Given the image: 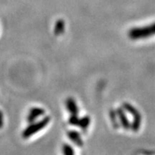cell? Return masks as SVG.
Returning <instances> with one entry per match:
<instances>
[{
    "label": "cell",
    "mask_w": 155,
    "mask_h": 155,
    "mask_svg": "<svg viewBox=\"0 0 155 155\" xmlns=\"http://www.w3.org/2000/svg\"><path fill=\"white\" fill-rule=\"evenodd\" d=\"M155 35V23L141 28H133L129 31V37L133 40L145 39Z\"/></svg>",
    "instance_id": "cell-1"
},
{
    "label": "cell",
    "mask_w": 155,
    "mask_h": 155,
    "mask_svg": "<svg viewBox=\"0 0 155 155\" xmlns=\"http://www.w3.org/2000/svg\"><path fill=\"white\" fill-rule=\"evenodd\" d=\"M50 118L48 116L45 117L44 119H42L41 121L36 122V123H34V124H30L22 133V137L24 139H27L30 136H32L33 134H36L39 132L40 130H41L42 128H44L48 123L49 122Z\"/></svg>",
    "instance_id": "cell-2"
},
{
    "label": "cell",
    "mask_w": 155,
    "mask_h": 155,
    "mask_svg": "<svg viewBox=\"0 0 155 155\" xmlns=\"http://www.w3.org/2000/svg\"><path fill=\"white\" fill-rule=\"evenodd\" d=\"M44 114V110L42 109H39V108H33L31 110L29 111V114L28 116V122H33L37 117L42 116Z\"/></svg>",
    "instance_id": "cell-3"
},
{
    "label": "cell",
    "mask_w": 155,
    "mask_h": 155,
    "mask_svg": "<svg viewBox=\"0 0 155 155\" xmlns=\"http://www.w3.org/2000/svg\"><path fill=\"white\" fill-rule=\"evenodd\" d=\"M68 137L70 138V140L73 141L75 144L78 146V147H81L83 142H82V140L80 138V135L79 134H78L75 131H69L68 132Z\"/></svg>",
    "instance_id": "cell-4"
},
{
    "label": "cell",
    "mask_w": 155,
    "mask_h": 155,
    "mask_svg": "<svg viewBox=\"0 0 155 155\" xmlns=\"http://www.w3.org/2000/svg\"><path fill=\"white\" fill-rule=\"evenodd\" d=\"M67 106L68 110L72 113V115H76L78 113V108L76 104H75V102L72 99H68L67 102Z\"/></svg>",
    "instance_id": "cell-5"
},
{
    "label": "cell",
    "mask_w": 155,
    "mask_h": 155,
    "mask_svg": "<svg viewBox=\"0 0 155 155\" xmlns=\"http://www.w3.org/2000/svg\"><path fill=\"white\" fill-rule=\"evenodd\" d=\"M62 150H63V154L64 155H74V153H73V149L72 147L67 144L63 145V147H62Z\"/></svg>",
    "instance_id": "cell-6"
},
{
    "label": "cell",
    "mask_w": 155,
    "mask_h": 155,
    "mask_svg": "<svg viewBox=\"0 0 155 155\" xmlns=\"http://www.w3.org/2000/svg\"><path fill=\"white\" fill-rule=\"evenodd\" d=\"M89 124V118L88 117H84L81 120H79V122H78V126L82 127V128H85V127L88 126Z\"/></svg>",
    "instance_id": "cell-7"
},
{
    "label": "cell",
    "mask_w": 155,
    "mask_h": 155,
    "mask_svg": "<svg viewBox=\"0 0 155 155\" xmlns=\"http://www.w3.org/2000/svg\"><path fill=\"white\" fill-rule=\"evenodd\" d=\"M69 122H70V123H71L72 125H78L79 120L78 119L77 116H75V115H73V116H71V118H70Z\"/></svg>",
    "instance_id": "cell-8"
},
{
    "label": "cell",
    "mask_w": 155,
    "mask_h": 155,
    "mask_svg": "<svg viewBox=\"0 0 155 155\" xmlns=\"http://www.w3.org/2000/svg\"><path fill=\"white\" fill-rule=\"evenodd\" d=\"M4 124V117H3V114L0 112V128L3 127Z\"/></svg>",
    "instance_id": "cell-9"
}]
</instances>
